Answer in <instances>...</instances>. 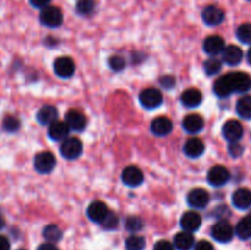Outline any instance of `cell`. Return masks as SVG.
Listing matches in <instances>:
<instances>
[{"mask_svg":"<svg viewBox=\"0 0 251 250\" xmlns=\"http://www.w3.org/2000/svg\"><path fill=\"white\" fill-rule=\"evenodd\" d=\"M83 151L82 142L77 137H68L60 145V153L66 159H76Z\"/></svg>","mask_w":251,"mask_h":250,"instance_id":"3957f363","label":"cell"},{"mask_svg":"<svg viewBox=\"0 0 251 250\" xmlns=\"http://www.w3.org/2000/svg\"><path fill=\"white\" fill-rule=\"evenodd\" d=\"M65 123L71 130L82 131L86 127L87 120H86V117L83 115V113H81L80 110L71 109L65 114Z\"/></svg>","mask_w":251,"mask_h":250,"instance_id":"5bb4252c","label":"cell"},{"mask_svg":"<svg viewBox=\"0 0 251 250\" xmlns=\"http://www.w3.org/2000/svg\"><path fill=\"white\" fill-rule=\"evenodd\" d=\"M159 82H161V85L163 86L164 88H172L174 85H176V78L173 77V76L171 75H164L162 76L161 80H159Z\"/></svg>","mask_w":251,"mask_h":250,"instance_id":"74e56055","label":"cell"},{"mask_svg":"<svg viewBox=\"0 0 251 250\" xmlns=\"http://www.w3.org/2000/svg\"><path fill=\"white\" fill-rule=\"evenodd\" d=\"M201 222H202L201 216L198 212H195V211H188L180 218L181 228L190 233L196 232L200 228Z\"/></svg>","mask_w":251,"mask_h":250,"instance_id":"9a60e30c","label":"cell"},{"mask_svg":"<svg viewBox=\"0 0 251 250\" xmlns=\"http://www.w3.org/2000/svg\"><path fill=\"white\" fill-rule=\"evenodd\" d=\"M2 127L7 132H15L20 129V120L14 115H7L2 120Z\"/></svg>","mask_w":251,"mask_h":250,"instance_id":"1f68e13d","label":"cell"},{"mask_svg":"<svg viewBox=\"0 0 251 250\" xmlns=\"http://www.w3.org/2000/svg\"><path fill=\"white\" fill-rule=\"evenodd\" d=\"M222 134L223 137L229 142H238L244 135V129L238 120L232 119L225 123L222 127Z\"/></svg>","mask_w":251,"mask_h":250,"instance_id":"52a82bcc","label":"cell"},{"mask_svg":"<svg viewBox=\"0 0 251 250\" xmlns=\"http://www.w3.org/2000/svg\"><path fill=\"white\" fill-rule=\"evenodd\" d=\"M51 0H29V2H31V5L33 7H37V9H44V7L49 6V2H50Z\"/></svg>","mask_w":251,"mask_h":250,"instance_id":"60d3db41","label":"cell"},{"mask_svg":"<svg viewBox=\"0 0 251 250\" xmlns=\"http://www.w3.org/2000/svg\"><path fill=\"white\" fill-rule=\"evenodd\" d=\"M251 87V78L247 73L235 71L217 78L213 85V92L221 98L230 96L232 93L247 92Z\"/></svg>","mask_w":251,"mask_h":250,"instance_id":"6da1fadb","label":"cell"},{"mask_svg":"<svg viewBox=\"0 0 251 250\" xmlns=\"http://www.w3.org/2000/svg\"><path fill=\"white\" fill-rule=\"evenodd\" d=\"M237 113L244 119H251V96H244L237 102Z\"/></svg>","mask_w":251,"mask_h":250,"instance_id":"83f0119b","label":"cell"},{"mask_svg":"<svg viewBox=\"0 0 251 250\" xmlns=\"http://www.w3.org/2000/svg\"><path fill=\"white\" fill-rule=\"evenodd\" d=\"M234 228L227 221H220L215 223L211 229V235L218 243H229L234 237Z\"/></svg>","mask_w":251,"mask_h":250,"instance_id":"277c9868","label":"cell"},{"mask_svg":"<svg viewBox=\"0 0 251 250\" xmlns=\"http://www.w3.org/2000/svg\"><path fill=\"white\" fill-rule=\"evenodd\" d=\"M247 60H248V63H249L250 65H251V47H250L249 50H248V54H247Z\"/></svg>","mask_w":251,"mask_h":250,"instance_id":"ee69618b","label":"cell"},{"mask_svg":"<svg viewBox=\"0 0 251 250\" xmlns=\"http://www.w3.org/2000/svg\"><path fill=\"white\" fill-rule=\"evenodd\" d=\"M173 244L178 250H190L195 245V239L190 232L183 230L174 237Z\"/></svg>","mask_w":251,"mask_h":250,"instance_id":"d4e9b609","label":"cell"},{"mask_svg":"<svg viewBox=\"0 0 251 250\" xmlns=\"http://www.w3.org/2000/svg\"><path fill=\"white\" fill-rule=\"evenodd\" d=\"M230 173L226 167L215 166L208 171L207 181L212 186H223L229 181Z\"/></svg>","mask_w":251,"mask_h":250,"instance_id":"ba28073f","label":"cell"},{"mask_svg":"<svg viewBox=\"0 0 251 250\" xmlns=\"http://www.w3.org/2000/svg\"><path fill=\"white\" fill-rule=\"evenodd\" d=\"M0 250H10V242L4 235H0Z\"/></svg>","mask_w":251,"mask_h":250,"instance_id":"b9f144b4","label":"cell"},{"mask_svg":"<svg viewBox=\"0 0 251 250\" xmlns=\"http://www.w3.org/2000/svg\"><path fill=\"white\" fill-rule=\"evenodd\" d=\"M17 250H26V249H17Z\"/></svg>","mask_w":251,"mask_h":250,"instance_id":"bcb514c9","label":"cell"},{"mask_svg":"<svg viewBox=\"0 0 251 250\" xmlns=\"http://www.w3.org/2000/svg\"><path fill=\"white\" fill-rule=\"evenodd\" d=\"M205 152V144L198 137H191L184 145V153L190 158H198Z\"/></svg>","mask_w":251,"mask_h":250,"instance_id":"44dd1931","label":"cell"},{"mask_svg":"<svg viewBox=\"0 0 251 250\" xmlns=\"http://www.w3.org/2000/svg\"><path fill=\"white\" fill-rule=\"evenodd\" d=\"M237 37L242 43L251 44V24L247 22L238 27L237 29Z\"/></svg>","mask_w":251,"mask_h":250,"instance_id":"4dcf8cb0","label":"cell"},{"mask_svg":"<svg viewBox=\"0 0 251 250\" xmlns=\"http://www.w3.org/2000/svg\"><path fill=\"white\" fill-rule=\"evenodd\" d=\"M202 20L207 26H217L225 20V11L215 5H208L203 9Z\"/></svg>","mask_w":251,"mask_h":250,"instance_id":"7c38bea8","label":"cell"},{"mask_svg":"<svg viewBox=\"0 0 251 250\" xmlns=\"http://www.w3.org/2000/svg\"><path fill=\"white\" fill-rule=\"evenodd\" d=\"M232 202L239 210H247L251 206V190L247 188H240L234 191L232 196Z\"/></svg>","mask_w":251,"mask_h":250,"instance_id":"ffe728a7","label":"cell"},{"mask_svg":"<svg viewBox=\"0 0 251 250\" xmlns=\"http://www.w3.org/2000/svg\"><path fill=\"white\" fill-rule=\"evenodd\" d=\"M244 152V147L239 144V142H230L229 145V153L232 154V157H240L242 153Z\"/></svg>","mask_w":251,"mask_h":250,"instance_id":"8d00e7d4","label":"cell"},{"mask_svg":"<svg viewBox=\"0 0 251 250\" xmlns=\"http://www.w3.org/2000/svg\"><path fill=\"white\" fill-rule=\"evenodd\" d=\"M173 130V123L167 117H158L151 123V131L156 136H167Z\"/></svg>","mask_w":251,"mask_h":250,"instance_id":"2e32d148","label":"cell"},{"mask_svg":"<svg viewBox=\"0 0 251 250\" xmlns=\"http://www.w3.org/2000/svg\"><path fill=\"white\" fill-rule=\"evenodd\" d=\"M4 225H5V220H4V217L0 215V229H2V228H4Z\"/></svg>","mask_w":251,"mask_h":250,"instance_id":"f6af8a7d","label":"cell"},{"mask_svg":"<svg viewBox=\"0 0 251 250\" xmlns=\"http://www.w3.org/2000/svg\"><path fill=\"white\" fill-rule=\"evenodd\" d=\"M43 237L48 243H58L63 237V232L56 225H48L43 229Z\"/></svg>","mask_w":251,"mask_h":250,"instance_id":"4316f807","label":"cell"},{"mask_svg":"<svg viewBox=\"0 0 251 250\" xmlns=\"http://www.w3.org/2000/svg\"><path fill=\"white\" fill-rule=\"evenodd\" d=\"M56 250H58V249H56Z\"/></svg>","mask_w":251,"mask_h":250,"instance_id":"7dc6e473","label":"cell"},{"mask_svg":"<svg viewBox=\"0 0 251 250\" xmlns=\"http://www.w3.org/2000/svg\"><path fill=\"white\" fill-rule=\"evenodd\" d=\"M54 71L61 78H69L75 73V63L69 56H60L54 61Z\"/></svg>","mask_w":251,"mask_h":250,"instance_id":"9c48e42d","label":"cell"},{"mask_svg":"<svg viewBox=\"0 0 251 250\" xmlns=\"http://www.w3.org/2000/svg\"><path fill=\"white\" fill-rule=\"evenodd\" d=\"M205 126L203 118L200 114H189L183 119V127L190 134H198Z\"/></svg>","mask_w":251,"mask_h":250,"instance_id":"cb8c5ba5","label":"cell"},{"mask_svg":"<svg viewBox=\"0 0 251 250\" xmlns=\"http://www.w3.org/2000/svg\"><path fill=\"white\" fill-rule=\"evenodd\" d=\"M56 164V159L51 152H41L34 157V168L42 174L50 173Z\"/></svg>","mask_w":251,"mask_h":250,"instance_id":"8992f818","label":"cell"},{"mask_svg":"<svg viewBox=\"0 0 251 250\" xmlns=\"http://www.w3.org/2000/svg\"><path fill=\"white\" fill-rule=\"evenodd\" d=\"M108 63H109L110 69L114 71H122L123 69L126 66V61H125V59L120 55H113Z\"/></svg>","mask_w":251,"mask_h":250,"instance_id":"e575fe53","label":"cell"},{"mask_svg":"<svg viewBox=\"0 0 251 250\" xmlns=\"http://www.w3.org/2000/svg\"><path fill=\"white\" fill-rule=\"evenodd\" d=\"M95 9V0H77L76 10L81 15H88Z\"/></svg>","mask_w":251,"mask_h":250,"instance_id":"d6a6232c","label":"cell"},{"mask_svg":"<svg viewBox=\"0 0 251 250\" xmlns=\"http://www.w3.org/2000/svg\"><path fill=\"white\" fill-rule=\"evenodd\" d=\"M118 225H119V218H118V216L113 212L108 213V216L105 217V220L102 222L103 227L108 230L115 229V228L118 227Z\"/></svg>","mask_w":251,"mask_h":250,"instance_id":"d590c367","label":"cell"},{"mask_svg":"<svg viewBox=\"0 0 251 250\" xmlns=\"http://www.w3.org/2000/svg\"><path fill=\"white\" fill-rule=\"evenodd\" d=\"M225 41L220 36H210L203 42V50L211 56H216L225 49Z\"/></svg>","mask_w":251,"mask_h":250,"instance_id":"d6986e66","label":"cell"},{"mask_svg":"<svg viewBox=\"0 0 251 250\" xmlns=\"http://www.w3.org/2000/svg\"><path fill=\"white\" fill-rule=\"evenodd\" d=\"M37 120L42 125H50L58 120V109L54 105H43L37 113Z\"/></svg>","mask_w":251,"mask_h":250,"instance_id":"603a6c76","label":"cell"},{"mask_svg":"<svg viewBox=\"0 0 251 250\" xmlns=\"http://www.w3.org/2000/svg\"><path fill=\"white\" fill-rule=\"evenodd\" d=\"M146 245V240L141 235H131L125 242L126 250H144Z\"/></svg>","mask_w":251,"mask_h":250,"instance_id":"f1b7e54d","label":"cell"},{"mask_svg":"<svg viewBox=\"0 0 251 250\" xmlns=\"http://www.w3.org/2000/svg\"><path fill=\"white\" fill-rule=\"evenodd\" d=\"M39 20L43 26L49 27V28H56L63 24V12L56 6H47L41 10L39 14Z\"/></svg>","mask_w":251,"mask_h":250,"instance_id":"7a4b0ae2","label":"cell"},{"mask_svg":"<svg viewBox=\"0 0 251 250\" xmlns=\"http://www.w3.org/2000/svg\"><path fill=\"white\" fill-rule=\"evenodd\" d=\"M108 213H109V210H108L105 203L102 202V201H93L87 208L88 218L92 222L100 223V225H102V222L105 220Z\"/></svg>","mask_w":251,"mask_h":250,"instance_id":"4fadbf2b","label":"cell"},{"mask_svg":"<svg viewBox=\"0 0 251 250\" xmlns=\"http://www.w3.org/2000/svg\"><path fill=\"white\" fill-rule=\"evenodd\" d=\"M203 69H205V73L207 74L208 76L217 75V74L221 71V69H222V63H221L217 58L212 56V58L207 59V60L205 61V64H203Z\"/></svg>","mask_w":251,"mask_h":250,"instance_id":"f546056e","label":"cell"},{"mask_svg":"<svg viewBox=\"0 0 251 250\" xmlns=\"http://www.w3.org/2000/svg\"><path fill=\"white\" fill-rule=\"evenodd\" d=\"M69 130L70 127L68 126L65 122H60V120H56L53 124H50L48 126V136L50 137L54 141H60V140L68 139Z\"/></svg>","mask_w":251,"mask_h":250,"instance_id":"ac0fdd59","label":"cell"},{"mask_svg":"<svg viewBox=\"0 0 251 250\" xmlns=\"http://www.w3.org/2000/svg\"><path fill=\"white\" fill-rule=\"evenodd\" d=\"M125 227H126V229L130 230V232L136 233L142 229L144 222H142L141 218L137 217V216H130L126 220V222H125Z\"/></svg>","mask_w":251,"mask_h":250,"instance_id":"836d02e7","label":"cell"},{"mask_svg":"<svg viewBox=\"0 0 251 250\" xmlns=\"http://www.w3.org/2000/svg\"><path fill=\"white\" fill-rule=\"evenodd\" d=\"M37 250H56V248H55V245L53 244V243H44V244H42V245H39L38 247V249Z\"/></svg>","mask_w":251,"mask_h":250,"instance_id":"7bdbcfd3","label":"cell"},{"mask_svg":"<svg viewBox=\"0 0 251 250\" xmlns=\"http://www.w3.org/2000/svg\"><path fill=\"white\" fill-rule=\"evenodd\" d=\"M122 180L127 186H139L144 181V173L136 166H129L123 169Z\"/></svg>","mask_w":251,"mask_h":250,"instance_id":"30bf717a","label":"cell"},{"mask_svg":"<svg viewBox=\"0 0 251 250\" xmlns=\"http://www.w3.org/2000/svg\"><path fill=\"white\" fill-rule=\"evenodd\" d=\"M188 203L194 208H205L210 202V194L202 188L193 189L188 194Z\"/></svg>","mask_w":251,"mask_h":250,"instance_id":"8fae6325","label":"cell"},{"mask_svg":"<svg viewBox=\"0 0 251 250\" xmlns=\"http://www.w3.org/2000/svg\"><path fill=\"white\" fill-rule=\"evenodd\" d=\"M235 234L243 240L251 238V216L242 218L235 227Z\"/></svg>","mask_w":251,"mask_h":250,"instance_id":"484cf974","label":"cell"},{"mask_svg":"<svg viewBox=\"0 0 251 250\" xmlns=\"http://www.w3.org/2000/svg\"><path fill=\"white\" fill-rule=\"evenodd\" d=\"M180 102L186 108H196L202 103V93L196 88H189L181 93Z\"/></svg>","mask_w":251,"mask_h":250,"instance_id":"e0dca14e","label":"cell"},{"mask_svg":"<svg viewBox=\"0 0 251 250\" xmlns=\"http://www.w3.org/2000/svg\"><path fill=\"white\" fill-rule=\"evenodd\" d=\"M194 250H215V248L207 240H200L194 245Z\"/></svg>","mask_w":251,"mask_h":250,"instance_id":"ab89813d","label":"cell"},{"mask_svg":"<svg viewBox=\"0 0 251 250\" xmlns=\"http://www.w3.org/2000/svg\"><path fill=\"white\" fill-rule=\"evenodd\" d=\"M140 103L146 109H156L163 102V96L157 88H146L139 96Z\"/></svg>","mask_w":251,"mask_h":250,"instance_id":"5b68a950","label":"cell"},{"mask_svg":"<svg viewBox=\"0 0 251 250\" xmlns=\"http://www.w3.org/2000/svg\"><path fill=\"white\" fill-rule=\"evenodd\" d=\"M153 250H174V244L169 243L168 240H159L154 244Z\"/></svg>","mask_w":251,"mask_h":250,"instance_id":"f35d334b","label":"cell"},{"mask_svg":"<svg viewBox=\"0 0 251 250\" xmlns=\"http://www.w3.org/2000/svg\"><path fill=\"white\" fill-rule=\"evenodd\" d=\"M222 60L230 66H235L243 60V50L237 46H228L222 51Z\"/></svg>","mask_w":251,"mask_h":250,"instance_id":"7402d4cb","label":"cell"}]
</instances>
